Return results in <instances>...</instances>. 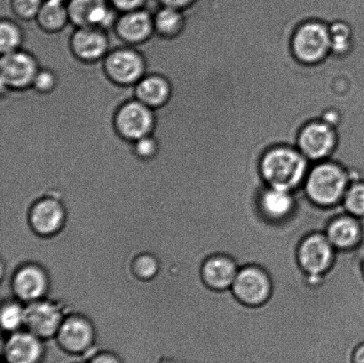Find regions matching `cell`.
<instances>
[{"mask_svg": "<svg viewBox=\"0 0 364 363\" xmlns=\"http://www.w3.org/2000/svg\"><path fill=\"white\" fill-rule=\"evenodd\" d=\"M114 28L121 40L129 45L142 44L155 32L153 16L144 9L123 13Z\"/></svg>", "mask_w": 364, "mask_h": 363, "instance_id": "ffe728a7", "label": "cell"}, {"mask_svg": "<svg viewBox=\"0 0 364 363\" xmlns=\"http://www.w3.org/2000/svg\"><path fill=\"white\" fill-rule=\"evenodd\" d=\"M257 206L267 222H287L295 212L294 192L264 186L257 197Z\"/></svg>", "mask_w": 364, "mask_h": 363, "instance_id": "e0dca14e", "label": "cell"}, {"mask_svg": "<svg viewBox=\"0 0 364 363\" xmlns=\"http://www.w3.org/2000/svg\"><path fill=\"white\" fill-rule=\"evenodd\" d=\"M134 87L135 99L152 109L165 106L173 92L170 81L159 74L145 75Z\"/></svg>", "mask_w": 364, "mask_h": 363, "instance_id": "44dd1931", "label": "cell"}, {"mask_svg": "<svg viewBox=\"0 0 364 363\" xmlns=\"http://www.w3.org/2000/svg\"><path fill=\"white\" fill-rule=\"evenodd\" d=\"M44 0H11L14 14L23 21L35 20Z\"/></svg>", "mask_w": 364, "mask_h": 363, "instance_id": "f1b7e54d", "label": "cell"}, {"mask_svg": "<svg viewBox=\"0 0 364 363\" xmlns=\"http://www.w3.org/2000/svg\"><path fill=\"white\" fill-rule=\"evenodd\" d=\"M346 212L356 217L360 220L364 219V179L355 178L346 192L342 201Z\"/></svg>", "mask_w": 364, "mask_h": 363, "instance_id": "484cf974", "label": "cell"}, {"mask_svg": "<svg viewBox=\"0 0 364 363\" xmlns=\"http://www.w3.org/2000/svg\"><path fill=\"white\" fill-rule=\"evenodd\" d=\"M65 318L60 305L43 298L27 305L24 330L42 340L51 339L56 337Z\"/></svg>", "mask_w": 364, "mask_h": 363, "instance_id": "30bf717a", "label": "cell"}, {"mask_svg": "<svg viewBox=\"0 0 364 363\" xmlns=\"http://www.w3.org/2000/svg\"><path fill=\"white\" fill-rule=\"evenodd\" d=\"M107 77L121 87L135 85L145 76L146 63L136 50L122 48L109 52L103 62Z\"/></svg>", "mask_w": 364, "mask_h": 363, "instance_id": "ba28073f", "label": "cell"}, {"mask_svg": "<svg viewBox=\"0 0 364 363\" xmlns=\"http://www.w3.org/2000/svg\"><path fill=\"white\" fill-rule=\"evenodd\" d=\"M361 268H362L363 276L364 278V254H363V259H362Z\"/></svg>", "mask_w": 364, "mask_h": 363, "instance_id": "d590c367", "label": "cell"}, {"mask_svg": "<svg viewBox=\"0 0 364 363\" xmlns=\"http://www.w3.org/2000/svg\"><path fill=\"white\" fill-rule=\"evenodd\" d=\"M23 34L19 25L12 20H2L0 23V51L2 55L21 49Z\"/></svg>", "mask_w": 364, "mask_h": 363, "instance_id": "4316f807", "label": "cell"}, {"mask_svg": "<svg viewBox=\"0 0 364 363\" xmlns=\"http://www.w3.org/2000/svg\"><path fill=\"white\" fill-rule=\"evenodd\" d=\"M162 6L173 7L181 11L188 10L195 6L199 0H159Z\"/></svg>", "mask_w": 364, "mask_h": 363, "instance_id": "d6a6232c", "label": "cell"}, {"mask_svg": "<svg viewBox=\"0 0 364 363\" xmlns=\"http://www.w3.org/2000/svg\"><path fill=\"white\" fill-rule=\"evenodd\" d=\"M311 165L295 145L277 144L260 156L259 178L264 186L295 192L303 187Z\"/></svg>", "mask_w": 364, "mask_h": 363, "instance_id": "6da1fadb", "label": "cell"}, {"mask_svg": "<svg viewBox=\"0 0 364 363\" xmlns=\"http://www.w3.org/2000/svg\"><path fill=\"white\" fill-rule=\"evenodd\" d=\"M341 144V134L333 124L316 119L303 124L296 138V147L311 163L334 158Z\"/></svg>", "mask_w": 364, "mask_h": 363, "instance_id": "277c9868", "label": "cell"}, {"mask_svg": "<svg viewBox=\"0 0 364 363\" xmlns=\"http://www.w3.org/2000/svg\"><path fill=\"white\" fill-rule=\"evenodd\" d=\"M351 359L352 363H364V341L354 347Z\"/></svg>", "mask_w": 364, "mask_h": 363, "instance_id": "e575fe53", "label": "cell"}, {"mask_svg": "<svg viewBox=\"0 0 364 363\" xmlns=\"http://www.w3.org/2000/svg\"><path fill=\"white\" fill-rule=\"evenodd\" d=\"M36 21L41 30L55 33L70 23L67 4L58 0H44Z\"/></svg>", "mask_w": 364, "mask_h": 363, "instance_id": "603a6c76", "label": "cell"}, {"mask_svg": "<svg viewBox=\"0 0 364 363\" xmlns=\"http://www.w3.org/2000/svg\"><path fill=\"white\" fill-rule=\"evenodd\" d=\"M70 49L78 60L95 63L105 58L109 53L106 31L94 27L77 28L70 38Z\"/></svg>", "mask_w": 364, "mask_h": 363, "instance_id": "9a60e30c", "label": "cell"}, {"mask_svg": "<svg viewBox=\"0 0 364 363\" xmlns=\"http://www.w3.org/2000/svg\"><path fill=\"white\" fill-rule=\"evenodd\" d=\"M361 220L348 212L330 220L324 233L337 251H354L362 244L364 230Z\"/></svg>", "mask_w": 364, "mask_h": 363, "instance_id": "2e32d148", "label": "cell"}, {"mask_svg": "<svg viewBox=\"0 0 364 363\" xmlns=\"http://www.w3.org/2000/svg\"><path fill=\"white\" fill-rule=\"evenodd\" d=\"M42 341L26 330L9 334L4 347L6 363H41L44 355Z\"/></svg>", "mask_w": 364, "mask_h": 363, "instance_id": "d6986e66", "label": "cell"}, {"mask_svg": "<svg viewBox=\"0 0 364 363\" xmlns=\"http://www.w3.org/2000/svg\"><path fill=\"white\" fill-rule=\"evenodd\" d=\"M88 363H123L119 357L112 352H101L94 355Z\"/></svg>", "mask_w": 364, "mask_h": 363, "instance_id": "836d02e7", "label": "cell"}, {"mask_svg": "<svg viewBox=\"0 0 364 363\" xmlns=\"http://www.w3.org/2000/svg\"><path fill=\"white\" fill-rule=\"evenodd\" d=\"M331 55L337 58H347L355 52L358 46L356 30L346 21H334L330 23Z\"/></svg>", "mask_w": 364, "mask_h": 363, "instance_id": "7402d4cb", "label": "cell"}, {"mask_svg": "<svg viewBox=\"0 0 364 363\" xmlns=\"http://www.w3.org/2000/svg\"><path fill=\"white\" fill-rule=\"evenodd\" d=\"M95 329L88 318L81 315H67L56 337L62 350L81 354L90 350L95 341Z\"/></svg>", "mask_w": 364, "mask_h": 363, "instance_id": "7c38bea8", "label": "cell"}, {"mask_svg": "<svg viewBox=\"0 0 364 363\" xmlns=\"http://www.w3.org/2000/svg\"><path fill=\"white\" fill-rule=\"evenodd\" d=\"M237 261L226 254H214L203 261L201 277L210 290L225 291L231 290L239 271Z\"/></svg>", "mask_w": 364, "mask_h": 363, "instance_id": "ac0fdd59", "label": "cell"}, {"mask_svg": "<svg viewBox=\"0 0 364 363\" xmlns=\"http://www.w3.org/2000/svg\"><path fill=\"white\" fill-rule=\"evenodd\" d=\"M70 21L77 28L94 27L107 31L115 26L116 9L109 0H70Z\"/></svg>", "mask_w": 364, "mask_h": 363, "instance_id": "8fae6325", "label": "cell"}, {"mask_svg": "<svg viewBox=\"0 0 364 363\" xmlns=\"http://www.w3.org/2000/svg\"><path fill=\"white\" fill-rule=\"evenodd\" d=\"M132 269L138 279L149 281L158 275L159 264L154 256L141 254L134 259Z\"/></svg>", "mask_w": 364, "mask_h": 363, "instance_id": "83f0119b", "label": "cell"}, {"mask_svg": "<svg viewBox=\"0 0 364 363\" xmlns=\"http://www.w3.org/2000/svg\"><path fill=\"white\" fill-rule=\"evenodd\" d=\"M56 84V77L52 71L39 69L31 87H33L38 92H41V94H48V92H52L55 89Z\"/></svg>", "mask_w": 364, "mask_h": 363, "instance_id": "4dcf8cb0", "label": "cell"}, {"mask_svg": "<svg viewBox=\"0 0 364 363\" xmlns=\"http://www.w3.org/2000/svg\"><path fill=\"white\" fill-rule=\"evenodd\" d=\"M133 143L135 156L141 159L154 158L159 151V142L153 134L139 139Z\"/></svg>", "mask_w": 364, "mask_h": 363, "instance_id": "f546056e", "label": "cell"}, {"mask_svg": "<svg viewBox=\"0 0 364 363\" xmlns=\"http://www.w3.org/2000/svg\"><path fill=\"white\" fill-rule=\"evenodd\" d=\"M50 279L48 272L41 265L28 263L21 266L14 273L12 288L17 300L30 304L43 300L48 294Z\"/></svg>", "mask_w": 364, "mask_h": 363, "instance_id": "4fadbf2b", "label": "cell"}, {"mask_svg": "<svg viewBox=\"0 0 364 363\" xmlns=\"http://www.w3.org/2000/svg\"><path fill=\"white\" fill-rule=\"evenodd\" d=\"M153 21L156 33L164 38L173 39L179 37L186 27L184 11L173 7L162 6L153 16Z\"/></svg>", "mask_w": 364, "mask_h": 363, "instance_id": "cb8c5ba5", "label": "cell"}, {"mask_svg": "<svg viewBox=\"0 0 364 363\" xmlns=\"http://www.w3.org/2000/svg\"><path fill=\"white\" fill-rule=\"evenodd\" d=\"M147 0H109L112 6L121 13L142 9Z\"/></svg>", "mask_w": 364, "mask_h": 363, "instance_id": "1f68e13d", "label": "cell"}, {"mask_svg": "<svg viewBox=\"0 0 364 363\" xmlns=\"http://www.w3.org/2000/svg\"><path fill=\"white\" fill-rule=\"evenodd\" d=\"M336 252L326 233L312 232L299 242L296 258L306 277L320 279L333 269Z\"/></svg>", "mask_w": 364, "mask_h": 363, "instance_id": "5b68a950", "label": "cell"}, {"mask_svg": "<svg viewBox=\"0 0 364 363\" xmlns=\"http://www.w3.org/2000/svg\"><path fill=\"white\" fill-rule=\"evenodd\" d=\"M21 301L9 300L2 305L0 320L2 329L7 333L12 334L24 329L25 309Z\"/></svg>", "mask_w": 364, "mask_h": 363, "instance_id": "d4e9b609", "label": "cell"}, {"mask_svg": "<svg viewBox=\"0 0 364 363\" xmlns=\"http://www.w3.org/2000/svg\"><path fill=\"white\" fill-rule=\"evenodd\" d=\"M66 211L62 202L53 197L39 199L28 212V223L39 237H51L63 229Z\"/></svg>", "mask_w": 364, "mask_h": 363, "instance_id": "5bb4252c", "label": "cell"}, {"mask_svg": "<svg viewBox=\"0 0 364 363\" xmlns=\"http://www.w3.org/2000/svg\"><path fill=\"white\" fill-rule=\"evenodd\" d=\"M291 53L303 66H319L330 59L331 43L330 23L309 19L299 23L291 35Z\"/></svg>", "mask_w": 364, "mask_h": 363, "instance_id": "3957f363", "label": "cell"}, {"mask_svg": "<svg viewBox=\"0 0 364 363\" xmlns=\"http://www.w3.org/2000/svg\"><path fill=\"white\" fill-rule=\"evenodd\" d=\"M38 70L37 60L23 50L2 55L0 60L1 87L16 91L31 87Z\"/></svg>", "mask_w": 364, "mask_h": 363, "instance_id": "9c48e42d", "label": "cell"}, {"mask_svg": "<svg viewBox=\"0 0 364 363\" xmlns=\"http://www.w3.org/2000/svg\"><path fill=\"white\" fill-rule=\"evenodd\" d=\"M58 1H62V2H64V3H67V2H69L70 0H58Z\"/></svg>", "mask_w": 364, "mask_h": 363, "instance_id": "8d00e7d4", "label": "cell"}, {"mask_svg": "<svg viewBox=\"0 0 364 363\" xmlns=\"http://www.w3.org/2000/svg\"><path fill=\"white\" fill-rule=\"evenodd\" d=\"M155 124L154 109L137 99L124 102L114 115V127L117 133L131 142L152 134Z\"/></svg>", "mask_w": 364, "mask_h": 363, "instance_id": "52a82bcc", "label": "cell"}, {"mask_svg": "<svg viewBox=\"0 0 364 363\" xmlns=\"http://www.w3.org/2000/svg\"><path fill=\"white\" fill-rule=\"evenodd\" d=\"M336 159L314 163L303 188L309 200L317 207L331 209L342 204L349 185L359 176Z\"/></svg>", "mask_w": 364, "mask_h": 363, "instance_id": "7a4b0ae2", "label": "cell"}, {"mask_svg": "<svg viewBox=\"0 0 364 363\" xmlns=\"http://www.w3.org/2000/svg\"><path fill=\"white\" fill-rule=\"evenodd\" d=\"M230 291L235 300L245 307L260 308L272 296L273 282L266 269L250 264L239 269Z\"/></svg>", "mask_w": 364, "mask_h": 363, "instance_id": "8992f818", "label": "cell"}]
</instances>
